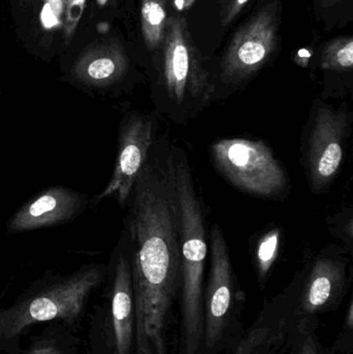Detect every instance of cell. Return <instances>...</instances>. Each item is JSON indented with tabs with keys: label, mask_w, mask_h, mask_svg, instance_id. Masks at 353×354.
<instances>
[{
	"label": "cell",
	"mask_w": 353,
	"mask_h": 354,
	"mask_svg": "<svg viewBox=\"0 0 353 354\" xmlns=\"http://www.w3.org/2000/svg\"><path fill=\"white\" fill-rule=\"evenodd\" d=\"M248 2L249 0H231L224 12L223 20H222L223 25L229 24L231 21H233Z\"/></svg>",
	"instance_id": "21"
},
{
	"label": "cell",
	"mask_w": 353,
	"mask_h": 354,
	"mask_svg": "<svg viewBox=\"0 0 353 354\" xmlns=\"http://www.w3.org/2000/svg\"><path fill=\"white\" fill-rule=\"evenodd\" d=\"M164 56L153 91V113L187 126L211 103V75L182 17L167 19Z\"/></svg>",
	"instance_id": "2"
},
{
	"label": "cell",
	"mask_w": 353,
	"mask_h": 354,
	"mask_svg": "<svg viewBox=\"0 0 353 354\" xmlns=\"http://www.w3.org/2000/svg\"><path fill=\"white\" fill-rule=\"evenodd\" d=\"M338 0H323V6H331L332 4L336 3Z\"/></svg>",
	"instance_id": "24"
},
{
	"label": "cell",
	"mask_w": 353,
	"mask_h": 354,
	"mask_svg": "<svg viewBox=\"0 0 353 354\" xmlns=\"http://www.w3.org/2000/svg\"><path fill=\"white\" fill-rule=\"evenodd\" d=\"M352 255L330 245L312 256L284 289L288 322L319 326L321 316L337 311L352 284Z\"/></svg>",
	"instance_id": "5"
},
{
	"label": "cell",
	"mask_w": 353,
	"mask_h": 354,
	"mask_svg": "<svg viewBox=\"0 0 353 354\" xmlns=\"http://www.w3.org/2000/svg\"><path fill=\"white\" fill-rule=\"evenodd\" d=\"M209 270L203 295L202 354L227 353L242 338L246 295L238 286L223 229L209 230Z\"/></svg>",
	"instance_id": "4"
},
{
	"label": "cell",
	"mask_w": 353,
	"mask_h": 354,
	"mask_svg": "<svg viewBox=\"0 0 353 354\" xmlns=\"http://www.w3.org/2000/svg\"><path fill=\"white\" fill-rule=\"evenodd\" d=\"M160 118L153 112L128 110L120 118L117 133V151L113 174L101 193L89 200V208H95L107 198L126 208L135 180L149 157L157 139Z\"/></svg>",
	"instance_id": "9"
},
{
	"label": "cell",
	"mask_w": 353,
	"mask_h": 354,
	"mask_svg": "<svg viewBox=\"0 0 353 354\" xmlns=\"http://www.w3.org/2000/svg\"><path fill=\"white\" fill-rule=\"evenodd\" d=\"M209 158L218 174L242 193L277 201L289 196V174L265 141L220 139L209 147Z\"/></svg>",
	"instance_id": "7"
},
{
	"label": "cell",
	"mask_w": 353,
	"mask_h": 354,
	"mask_svg": "<svg viewBox=\"0 0 353 354\" xmlns=\"http://www.w3.org/2000/svg\"><path fill=\"white\" fill-rule=\"evenodd\" d=\"M173 160L180 208V326L176 354H202L203 295L209 254L207 209L188 156L175 145Z\"/></svg>",
	"instance_id": "1"
},
{
	"label": "cell",
	"mask_w": 353,
	"mask_h": 354,
	"mask_svg": "<svg viewBox=\"0 0 353 354\" xmlns=\"http://www.w3.org/2000/svg\"><path fill=\"white\" fill-rule=\"evenodd\" d=\"M288 330V301L282 291L265 301L256 319L227 354H283Z\"/></svg>",
	"instance_id": "13"
},
{
	"label": "cell",
	"mask_w": 353,
	"mask_h": 354,
	"mask_svg": "<svg viewBox=\"0 0 353 354\" xmlns=\"http://www.w3.org/2000/svg\"><path fill=\"white\" fill-rule=\"evenodd\" d=\"M353 66V39L352 37L334 39L323 50L321 68L327 73L348 74Z\"/></svg>",
	"instance_id": "17"
},
{
	"label": "cell",
	"mask_w": 353,
	"mask_h": 354,
	"mask_svg": "<svg viewBox=\"0 0 353 354\" xmlns=\"http://www.w3.org/2000/svg\"><path fill=\"white\" fill-rule=\"evenodd\" d=\"M282 239L283 229L277 224L269 225L251 237L250 254L261 290L267 286L279 260Z\"/></svg>",
	"instance_id": "14"
},
{
	"label": "cell",
	"mask_w": 353,
	"mask_h": 354,
	"mask_svg": "<svg viewBox=\"0 0 353 354\" xmlns=\"http://www.w3.org/2000/svg\"><path fill=\"white\" fill-rule=\"evenodd\" d=\"M330 233L347 253L353 251V208L346 206L325 218Z\"/></svg>",
	"instance_id": "18"
},
{
	"label": "cell",
	"mask_w": 353,
	"mask_h": 354,
	"mask_svg": "<svg viewBox=\"0 0 353 354\" xmlns=\"http://www.w3.org/2000/svg\"><path fill=\"white\" fill-rule=\"evenodd\" d=\"M166 22V0H142L141 27L143 39L151 51L157 50L163 43Z\"/></svg>",
	"instance_id": "16"
},
{
	"label": "cell",
	"mask_w": 353,
	"mask_h": 354,
	"mask_svg": "<svg viewBox=\"0 0 353 354\" xmlns=\"http://www.w3.org/2000/svg\"><path fill=\"white\" fill-rule=\"evenodd\" d=\"M111 281L110 328L114 354L135 353V303L130 234L124 230L107 268Z\"/></svg>",
	"instance_id": "10"
},
{
	"label": "cell",
	"mask_w": 353,
	"mask_h": 354,
	"mask_svg": "<svg viewBox=\"0 0 353 354\" xmlns=\"http://www.w3.org/2000/svg\"><path fill=\"white\" fill-rule=\"evenodd\" d=\"M319 326L288 322L287 338L283 354H340L323 344L318 336Z\"/></svg>",
	"instance_id": "15"
},
{
	"label": "cell",
	"mask_w": 353,
	"mask_h": 354,
	"mask_svg": "<svg viewBox=\"0 0 353 354\" xmlns=\"http://www.w3.org/2000/svg\"><path fill=\"white\" fill-rule=\"evenodd\" d=\"M353 131V112L346 103L335 107L316 100L300 136V164L311 192L327 193L339 176Z\"/></svg>",
	"instance_id": "6"
},
{
	"label": "cell",
	"mask_w": 353,
	"mask_h": 354,
	"mask_svg": "<svg viewBox=\"0 0 353 354\" xmlns=\"http://www.w3.org/2000/svg\"><path fill=\"white\" fill-rule=\"evenodd\" d=\"M86 194L53 185L27 200L6 223L8 234H21L62 226L77 220L89 207Z\"/></svg>",
	"instance_id": "11"
},
{
	"label": "cell",
	"mask_w": 353,
	"mask_h": 354,
	"mask_svg": "<svg viewBox=\"0 0 353 354\" xmlns=\"http://www.w3.org/2000/svg\"><path fill=\"white\" fill-rule=\"evenodd\" d=\"M86 0H66V37L70 39L78 26L79 21L84 10Z\"/></svg>",
	"instance_id": "20"
},
{
	"label": "cell",
	"mask_w": 353,
	"mask_h": 354,
	"mask_svg": "<svg viewBox=\"0 0 353 354\" xmlns=\"http://www.w3.org/2000/svg\"><path fill=\"white\" fill-rule=\"evenodd\" d=\"M278 8L269 3L238 31L228 47L217 78L211 81L213 102L227 99L254 78L277 48Z\"/></svg>",
	"instance_id": "8"
},
{
	"label": "cell",
	"mask_w": 353,
	"mask_h": 354,
	"mask_svg": "<svg viewBox=\"0 0 353 354\" xmlns=\"http://www.w3.org/2000/svg\"><path fill=\"white\" fill-rule=\"evenodd\" d=\"M334 349L340 354H352L353 349V301L350 297L346 308L341 332L336 340Z\"/></svg>",
	"instance_id": "19"
},
{
	"label": "cell",
	"mask_w": 353,
	"mask_h": 354,
	"mask_svg": "<svg viewBox=\"0 0 353 354\" xmlns=\"http://www.w3.org/2000/svg\"><path fill=\"white\" fill-rule=\"evenodd\" d=\"M195 2L196 0H174L176 10H190L194 6Z\"/></svg>",
	"instance_id": "23"
},
{
	"label": "cell",
	"mask_w": 353,
	"mask_h": 354,
	"mask_svg": "<svg viewBox=\"0 0 353 354\" xmlns=\"http://www.w3.org/2000/svg\"><path fill=\"white\" fill-rule=\"evenodd\" d=\"M130 72L126 50L110 41L88 48L68 73L72 84L88 93L110 95L124 82Z\"/></svg>",
	"instance_id": "12"
},
{
	"label": "cell",
	"mask_w": 353,
	"mask_h": 354,
	"mask_svg": "<svg viewBox=\"0 0 353 354\" xmlns=\"http://www.w3.org/2000/svg\"><path fill=\"white\" fill-rule=\"evenodd\" d=\"M99 6H104L106 3H107L108 0H97Z\"/></svg>",
	"instance_id": "25"
},
{
	"label": "cell",
	"mask_w": 353,
	"mask_h": 354,
	"mask_svg": "<svg viewBox=\"0 0 353 354\" xmlns=\"http://www.w3.org/2000/svg\"><path fill=\"white\" fill-rule=\"evenodd\" d=\"M107 268L89 263L68 276L56 277L35 292L0 309V349L18 346L21 334L31 324L64 319L75 322L89 295L105 280Z\"/></svg>",
	"instance_id": "3"
},
{
	"label": "cell",
	"mask_w": 353,
	"mask_h": 354,
	"mask_svg": "<svg viewBox=\"0 0 353 354\" xmlns=\"http://www.w3.org/2000/svg\"><path fill=\"white\" fill-rule=\"evenodd\" d=\"M28 354H64L61 351H58L54 347H37V348H31Z\"/></svg>",
	"instance_id": "22"
}]
</instances>
